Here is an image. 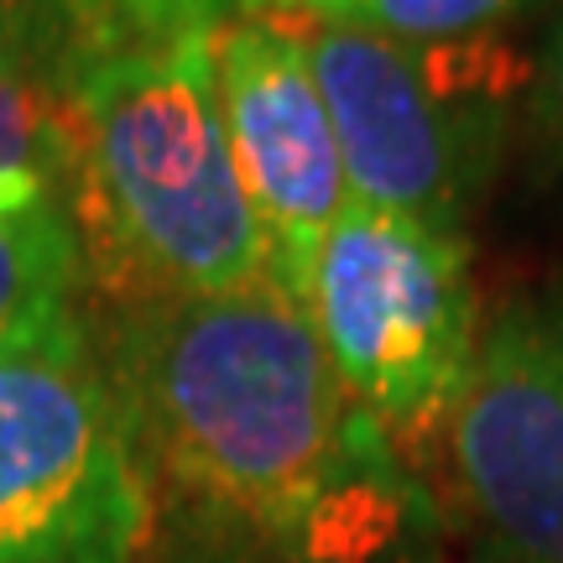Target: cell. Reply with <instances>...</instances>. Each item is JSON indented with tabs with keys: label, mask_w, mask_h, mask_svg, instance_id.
<instances>
[{
	"label": "cell",
	"mask_w": 563,
	"mask_h": 563,
	"mask_svg": "<svg viewBox=\"0 0 563 563\" xmlns=\"http://www.w3.org/2000/svg\"><path fill=\"white\" fill-rule=\"evenodd\" d=\"M104 371L152 485L230 543L292 563L361 433L313 319L277 282L121 313Z\"/></svg>",
	"instance_id": "cell-1"
},
{
	"label": "cell",
	"mask_w": 563,
	"mask_h": 563,
	"mask_svg": "<svg viewBox=\"0 0 563 563\" xmlns=\"http://www.w3.org/2000/svg\"><path fill=\"white\" fill-rule=\"evenodd\" d=\"M220 16L194 0H125L53 79L74 125L63 203L84 277L121 313L272 282L224 136Z\"/></svg>",
	"instance_id": "cell-2"
},
{
	"label": "cell",
	"mask_w": 563,
	"mask_h": 563,
	"mask_svg": "<svg viewBox=\"0 0 563 563\" xmlns=\"http://www.w3.org/2000/svg\"><path fill=\"white\" fill-rule=\"evenodd\" d=\"M277 16L313 63L350 203L464 235L538 63L501 37L391 42L308 11Z\"/></svg>",
	"instance_id": "cell-3"
},
{
	"label": "cell",
	"mask_w": 563,
	"mask_h": 563,
	"mask_svg": "<svg viewBox=\"0 0 563 563\" xmlns=\"http://www.w3.org/2000/svg\"><path fill=\"white\" fill-rule=\"evenodd\" d=\"M302 308L355 412L397 460L428 433L449 439L481 350V302L464 235L350 203L323 235Z\"/></svg>",
	"instance_id": "cell-4"
},
{
	"label": "cell",
	"mask_w": 563,
	"mask_h": 563,
	"mask_svg": "<svg viewBox=\"0 0 563 563\" xmlns=\"http://www.w3.org/2000/svg\"><path fill=\"white\" fill-rule=\"evenodd\" d=\"M152 470L84 319L0 355V563H136Z\"/></svg>",
	"instance_id": "cell-5"
},
{
	"label": "cell",
	"mask_w": 563,
	"mask_h": 563,
	"mask_svg": "<svg viewBox=\"0 0 563 563\" xmlns=\"http://www.w3.org/2000/svg\"><path fill=\"white\" fill-rule=\"evenodd\" d=\"M449 464L481 543L563 563V292L506 302L481 329Z\"/></svg>",
	"instance_id": "cell-6"
},
{
	"label": "cell",
	"mask_w": 563,
	"mask_h": 563,
	"mask_svg": "<svg viewBox=\"0 0 563 563\" xmlns=\"http://www.w3.org/2000/svg\"><path fill=\"white\" fill-rule=\"evenodd\" d=\"M214 74L230 157L266 241V272L302 302L323 235L350 209L340 141L313 63L287 16L224 11L214 26Z\"/></svg>",
	"instance_id": "cell-7"
},
{
	"label": "cell",
	"mask_w": 563,
	"mask_h": 563,
	"mask_svg": "<svg viewBox=\"0 0 563 563\" xmlns=\"http://www.w3.org/2000/svg\"><path fill=\"white\" fill-rule=\"evenodd\" d=\"M84 282L79 235L68 203L47 199L0 214V355L79 319L74 292Z\"/></svg>",
	"instance_id": "cell-8"
},
{
	"label": "cell",
	"mask_w": 563,
	"mask_h": 563,
	"mask_svg": "<svg viewBox=\"0 0 563 563\" xmlns=\"http://www.w3.org/2000/svg\"><path fill=\"white\" fill-rule=\"evenodd\" d=\"M74 167V125L53 84L0 63V214L63 199Z\"/></svg>",
	"instance_id": "cell-9"
},
{
	"label": "cell",
	"mask_w": 563,
	"mask_h": 563,
	"mask_svg": "<svg viewBox=\"0 0 563 563\" xmlns=\"http://www.w3.org/2000/svg\"><path fill=\"white\" fill-rule=\"evenodd\" d=\"M538 0H302L298 11L391 42H464L496 37L506 21L532 11Z\"/></svg>",
	"instance_id": "cell-10"
},
{
	"label": "cell",
	"mask_w": 563,
	"mask_h": 563,
	"mask_svg": "<svg viewBox=\"0 0 563 563\" xmlns=\"http://www.w3.org/2000/svg\"><path fill=\"white\" fill-rule=\"evenodd\" d=\"M125 0H0V63L53 84Z\"/></svg>",
	"instance_id": "cell-11"
},
{
	"label": "cell",
	"mask_w": 563,
	"mask_h": 563,
	"mask_svg": "<svg viewBox=\"0 0 563 563\" xmlns=\"http://www.w3.org/2000/svg\"><path fill=\"white\" fill-rule=\"evenodd\" d=\"M532 110H538V125L543 136L553 141V152L563 157V21L548 37V53L538 63V89H532Z\"/></svg>",
	"instance_id": "cell-12"
},
{
	"label": "cell",
	"mask_w": 563,
	"mask_h": 563,
	"mask_svg": "<svg viewBox=\"0 0 563 563\" xmlns=\"http://www.w3.org/2000/svg\"><path fill=\"white\" fill-rule=\"evenodd\" d=\"M209 11H298L302 0H194Z\"/></svg>",
	"instance_id": "cell-13"
},
{
	"label": "cell",
	"mask_w": 563,
	"mask_h": 563,
	"mask_svg": "<svg viewBox=\"0 0 563 563\" xmlns=\"http://www.w3.org/2000/svg\"><path fill=\"white\" fill-rule=\"evenodd\" d=\"M454 563H517V559H506V553H496L490 543H475L464 559H454Z\"/></svg>",
	"instance_id": "cell-14"
}]
</instances>
